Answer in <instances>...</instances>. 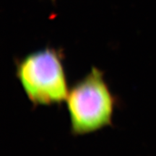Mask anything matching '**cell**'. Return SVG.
I'll return each mask as SVG.
<instances>
[{
  "mask_svg": "<svg viewBox=\"0 0 156 156\" xmlns=\"http://www.w3.org/2000/svg\"><path fill=\"white\" fill-rule=\"evenodd\" d=\"M65 101L74 135L92 133L112 124L116 98L98 68L93 67L70 87Z\"/></svg>",
  "mask_w": 156,
  "mask_h": 156,
  "instance_id": "obj_1",
  "label": "cell"
},
{
  "mask_svg": "<svg viewBox=\"0 0 156 156\" xmlns=\"http://www.w3.org/2000/svg\"><path fill=\"white\" fill-rule=\"evenodd\" d=\"M16 76L34 106L60 104L67 99L69 88L63 55L54 48H44L17 61Z\"/></svg>",
  "mask_w": 156,
  "mask_h": 156,
  "instance_id": "obj_2",
  "label": "cell"
},
{
  "mask_svg": "<svg viewBox=\"0 0 156 156\" xmlns=\"http://www.w3.org/2000/svg\"><path fill=\"white\" fill-rule=\"evenodd\" d=\"M50 1H51V2H55L56 0H50Z\"/></svg>",
  "mask_w": 156,
  "mask_h": 156,
  "instance_id": "obj_3",
  "label": "cell"
}]
</instances>
